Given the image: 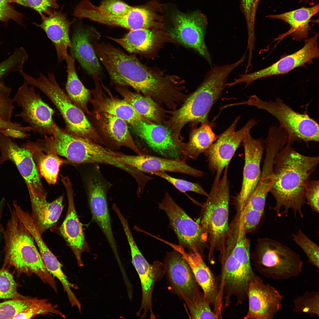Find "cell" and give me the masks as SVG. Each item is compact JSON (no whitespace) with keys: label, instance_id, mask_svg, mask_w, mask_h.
Instances as JSON below:
<instances>
[{"label":"cell","instance_id":"obj_13","mask_svg":"<svg viewBox=\"0 0 319 319\" xmlns=\"http://www.w3.org/2000/svg\"><path fill=\"white\" fill-rule=\"evenodd\" d=\"M207 21L201 13H178L173 19L170 37L184 45L195 50L211 65L210 54L205 41Z\"/></svg>","mask_w":319,"mask_h":319},{"label":"cell","instance_id":"obj_31","mask_svg":"<svg viewBox=\"0 0 319 319\" xmlns=\"http://www.w3.org/2000/svg\"><path fill=\"white\" fill-rule=\"evenodd\" d=\"M218 137L212 131L210 123H201L191 133L189 141L182 144L181 160L185 162L189 159L196 160L201 154L209 150Z\"/></svg>","mask_w":319,"mask_h":319},{"label":"cell","instance_id":"obj_21","mask_svg":"<svg viewBox=\"0 0 319 319\" xmlns=\"http://www.w3.org/2000/svg\"><path fill=\"white\" fill-rule=\"evenodd\" d=\"M167 276L173 290L185 301L191 300L199 289L188 264L179 252L168 254L166 260Z\"/></svg>","mask_w":319,"mask_h":319},{"label":"cell","instance_id":"obj_25","mask_svg":"<svg viewBox=\"0 0 319 319\" xmlns=\"http://www.w3.org/2000/svg\"><path fill=\"white\" fill-rule=\"evenodd\" d=\"M41 17L42 23L34 24L45 31L54 44L58 61L60 62L65 60L68 55V48L71 46L69 36V27L74 21L70 22L66 14L54 9L49 15L46 16L43 14Z\"/></svg>","mask_w":319,"mask_h":319},{"label":"cell","instance_id":"obj_5","mask_svg":"<svg viewBox=\"0 0 319 319\" xmlns=\"http://www.w3.org/2000/svg\"><path fill=\"white\" fill-rule=\"evenodd\" d=\"M20 74L29 84L40 89L55 105L64 121L65 132L97 144L103 143L84 113L71 102L58 85L53 74L48 73L47 77L40 74L37 79L23 71Z\"/></svg>","mask_w":319,"mask_h":319},{"label":"cell","instance_id":"obj_6","mask_svg":"<svg viewBox=\"0 0 319 319\" xmlns=\"http://www.w3.org/2000/svg\"><path fill=\"white\" fill-rule=\"evenodd\" d=\"M250 257L257 272L266 278L274 280L297 276L302 269L303 262L297 253L268 237L258 239Z\"/></svg>","mask_w":319,"mask_h":319},{"label":"cell","instance_id":"obj_23","mask_svg":"<svg viewBox=\"0 0 319 319\" xmlns=\"http://www.w3.org/2000/svg\"><path fill=\"white\" fill-rule=\"evenodd\" d=\"M99 34L90 27H79L74 32L70 48L71 56L76 59L89 74L94 77L101 73V67L95 51L93 43Z\"/></svg>","mask_w":319,"mask_h":319},{"label":"cell","instance_id":"obj_33","mask_svg":"<svg viewBox=\"0 0 319 319\" xmlns=\"http://www.w3.org/2000/svg\"><path fill=\"white\" fill-rule=\"evenodd\" d=\"M123 100L139 114L154 123L162 124L165 121V111L150 97L132 92L122 86L116 87Z\"/></svg>","mask_w":319,"mask_h":319},{"label":"cell","instance_id":"obj_17","mask_svg":"<svg viewBox=\"0 0 319 319\" xmlns=\"http://www.w3.org/2000/svg\"><path fill=\"white\" fill-rule=\"evenodd\" d=\"M131 126L134 132L156 156L181 159L182 144L174 139L171 131L166 126L147 120L137 121Z\"/></svg>","mask_w":319,"mask_h":319},{"label":"cell","instance_id":"obj_29","mask_svg":"<svg viewBox=\"0 0 319 319\" xmlns=\"http://www.w3.org/2000/svg\"><path fill=\"white\" fill-rule=\"evenodd\" d=\"M21 146L31 152L40 175L49 184H55L60 167L64 163V160L54 151L48 149L39 148L33 142L28 141Z\"/></svg>","mask_w":319,"mask_h":319},{"label":"cell","instance_id":"obj_15","mask_svg":"<svg viewBox=\"0 0 319 319\" xmlns=\"http://www.w3.org/2000/svg\"><path fill=\"white\" fill-rule=\"evenodd\" d=\"M248 311L245 319H273L280 310L283 296L274 287L255 275L249 284Z\"/></svg>","mask_w":319,"mask_h":319},{"label":"cell","instance_id":"obj_14","mask_svg":"<svg viewBox=\"0 0 319 319\" xmlns=\"http://www.w3.org/2000/svg\"><path fill=\"white\" fill-rule=\"evenodd\" d=\"M0 151L5 161H11L16 165L29 193L38 196L46 195L32 155L28 149L19 146L11 138L0 133Z\"/></svg>","mask_w":319,"mask_h":319},{"label":"cell","instance_id":"obj_1","mask_svg":"<svg viewBox=\"0 0 319 319\" xmlns=\"http://www.w3.org/2000/svg\"><path fill=\"white\" fill-rule=\"evenodd\" d=\"M287 143L276 154L273 163L274 183L270 191L276 204L273 208L279 217L292 210L295 217L303 218L302 207L306 203L305 187L319 163L318 156L299 153Z\"/></svg>","mask_w":319,"mask_h":319},{"label":"cell","instance_id":"obj_40","mask_svg":"<svg viewBox=\"0 0 319 319\" xmlns=\"http://www.w3.org/2000/svg\"><path fill=\"white\" fill-rule=\"evenodd\" d=\"M17 287L12 275L7 269L0 270V300H22L29 297L19 293Z\"/></svg>","mask_w":319,"mask_h":319},{"label":"cell","instance_id":"obj_38","mask_svg":"<svg viewBox=\"0 0 319 319\" xmlns=\"http://www.w3.org/2000/svg\"><path fill=\"white\" fill-rule=\"evenodd\" d=\"M38 315H57L63 318L65 317L57 307L53 305L47 299L35 298L28 307L13 319H31Z\"/></svg>","mask_w":319,"mask_h":319},{"label":"cell","instance_id":"obj_8","mask_svg":"<svg viewBox=\"0 0 319 319\" xmlns=\"http://www.w3.org/2000/svg\"><path fill=\"white\" fill-rule=\"evenodd\" d=\"M73 15L79 19L87 18L130 30L144 29L161 30L164 26L162 17L148 6L134 7L127 14L116 16L103 12L89 0H83L76 7Z\"/></svg>","mask_w":319,"mask_h":319},{"label":"cell","instance_id":"obj_50","mask_svg":"<svg viewBox=\"0 0 319 319\" xmlns=\"http://www.w3.org/2000/svg\"><path fill=\"white\" fill-rule=\"evenodd\" d=\"M4 162L5 160L3 157L1 156H0V165L3 163ZM1 214L0 211V217L1 218Z\"/></svg>","mask_w":319,"mask_h":319},{"label":"cell","instance_id":"obj_35","mask_svg":"<svg viewBox=\"0 0 319 319\" xmlns=\"http://www.w3.org/2000/svg\"><path fill=\"white\" fill-rule=\"evenodd\" d=\"M268 194L264 191L255 188L242 210L239 212L246 231H253L260 223L264 213Z\"/></svg>","mask_w":319,"mask_h":319},{"label":"cell","instance_id":"obj_44","mask_svg":"<svg viewBox=\"0 0 319 319\" xmlns=\"http://www.w3.org/2000/svg\"><path fill=\"white\" fill-rule=\"evenodd\" d=\"M31 131L29 126H23L20 123L7 122L0 120V133L11 138L23 139L27 138V132Z\"/></svg>","mask_w":319,"mask_h":319},{"label":"cell","instance_id":"obj_51","mask_svg":"<svg viewBox=\"0 0 319 319\" xmlns=\"http://www.w3.org/2000/svg\"><path fill=\"white\" fill-rule=\"evenodd\" d=\"M0 218H1L0 217V236L1 233H2L3 229L0 222Z\"/></svg>","mask_w":319,"mask_h":319},{"label":"cell","instance_id":"obj_12","mask_svg":"<svg viewBox=\"0 0 319 319\" xmlns=\"http://www.w3.org/2000/svg\"><path fill=\"white\" fill-rule=\"evenodd\" d=\"M318 34L305 39L303 46L296 52L280 59L271 65L259 71L241 74L239 78H234L232 84L235 85L245 83L246 87L252 82L261 78L286 74L294 69L305 66L313 63L314 59L319 58Z\"/></svg>","mask_w":319,"mask_h":319},{"label":"cell","instance_id":"obj_34","mask_svg":"<svg viewBox=\"0 0 319 319\" xmlns=\"http://www.w3.org/2000/svg\"><path fill=\"white\" fill-rule=\"evenodd\" d=\"M75 60L73 57L68 55L65 59L67 65L66 94L75 105L84 113L89 114L87 104L90 99V92L78 77L75 67Z\"/></svg>","mask_w":319,"mask_h":319},{"label":"cell","instance_id":"obj_3","mask_svg":"<svg viewBox=\"0 0 319 319\" xmlns=\"http://www.w3.org/2000/svg\"><path fill=\"white\" fill-rule=\"evenodd\" d=\"M3 229L5 263L14 267L19 274L36 275L57 292L54 277L47 270L30 233L18 218L13 208Z\"/></svg>","mask_w":319,"mask_h":319},{"label":"cell","instance_id":"obj_9","mask_svg":"<svg viewBox=\"0 0 319 319\" xmlns=\"http://www.w3.org/2000/svg\"><path fill=\"white\" fill-rule=\"evenodd\" d=\"M28 84L24 79L13 98L22 109L15 116L21 117L34 132L44 136L53 135L57 126L53 119L55 111L35 92L34 87Z\"/></svg>","mask_w":319,"mask_h":319},{"label":"cell","instance_id":"obj_7","mask_svg":"<svg viewBox=\"0 0 319 319\" xmlns=\"http://www.w3.org/2000/svg\"><path fill=\"white\" fill-rule=\"evenodd\" d=\"M247 105L265 110L279 121V126L287 133L288 143L302 141H319L318 123L306 113L293 110L279 98L275 101H264L255 95L251 96L245 101L235 103V105Z\"/></svg>","mask_w":319,"mask_h":319},{"label":"cell","instance_id":"obj_45","mask_svg":"<svg viewBox=\"0 0 319 319\" xmlns=\"http://www.w3.org/2000/svg\"><path fill=\"white\" fill-rule=\"evenodd\" d=\"M15 2L36 11L40 16L44 14L49 15L54 9L59 8L57 0H13Z\"/></svg>","mask_w":319,"mask_h":319},{"label":"cell","instance_id":"obj_46","mask_svg":"<svg viewBox=\"0 0 319 319\" xmlns=\"http://www.w3.org/2000/svg\"><path fill=\"white\" fill-rule=\"evenodd\" d=\"M99 7L106 13L116 16L126 15L134 7L120 0H104Z\"/></svg>","mask_w":319,"mask_h":319},{"label":"cell","instance_id":"obj_43","mask_svg":"<svg viewBox=\"0 0 319 319\" xmlns=\"http://www.w3.org/2000/svg\"><path fill=\"white\" fill-rule=\"evenodd\" d=\"M258 0H242V5L246 20L248 31V44L254 45L255 38L254 30L255 16Z\"/></svg>","mask_w":319,"mask_h":319},{"label":"cell","instance_id":"obj_48","mask_svg":"<svg viewBox=\"0 0 319 319\" xmlns=\"http://www.w3.org/2000/svg\"><path fill=\"white\" fill-rule=\"evenodd\" d=\"M13 0H0V20L6 22L12 20L21 23L22 15L11 5Z\"/></svg>","mask_w":319,"mask_h":319},{"label":"cell","instance_id":"obj_47","mask_svg":"<svg viewBox=\"0 0 319 319\" xmlns=\"http://www.w3.org/2000/svg\"><path fill=\"white\" fill-rule=\"evenodd\" d=\"M319 188L318 180H310L305 189V197L306 201L312 210L319 212Z\"/></svg>","mask_w":319,"mask_h":319},{"label":"cell","instance_id":"obj_24","mask_svg":"<svg viewBox=\"0 0 319 319\" xmlns=\"http://www.w3.org/2000/svg\"><path fill=\"white\" fill-rule=\"evenodd\" d=\"M105 184L96 176L92 177L88 183L89 202L92 219L105 235L113 252L117 245L114 237L106 195Z\"/></svg>","mask_w":319,"mask_h":319},{"label":"cell","instance_id":"obj_32","mask_svg":"<svg viewBox=\"0 0 319 319\" xmlns=\"http://www.w3.org/2000/svg\"><path fill=\"white\" fill-rule=\"evenodd\" d=\"M93 103L98 112L104 113L116 116L130 124L141 120L149 121L138 113L133 107L124 100L108 97L101 92H95Z\"/></svg>","mask_w":319,"mask_h":319},{"label":"cell","instance_id":"obj_37","mask_svg":"<svg viewBox=\"0 0 319 319\" xmlns=\"http://www.w3.org/2000/svg\"><path fill=\"white\" fill-rule=\"evenodd\" d=\"M185 302L192 319H219L220 318L211 307L203 292L199 289L196 291L193 298Z\"/></svg>","mask_w":319,"mask_h":319},{"label":"cell","instance_id":"obj_41","mask_svg":"<svg viewBox=\"0 0 319 319\" xmlns=\"http://www.w3.org/2000/svg\"><path fill=\"white\" fill-rule=\"evenodd\" d=\"M35 298L28 297L25 299L9 300L0 302V319H13L28 307Z\"/></svg>","mask_w":319,"mask_h":319},{"label":"cell","instance_id":"obj_27","mask_svg":"<svg viewBox=\"0 0 319 319\" xmlns=\"http://www.w3.org/2000/svg\"><path fill=\"white\" fill-rule=\"evenodd\" d=\"M32 207L31 217L41 235L56 224L62 213L63 196H61L51 203L47 196H38L29 193Z\"/></svg>","mask_w":319,"mask_h":319},{"label":"cell","instance_id":"obj_19","mask_svg":"<svg viewBox=\"0 0 319 319\" xmlns=\"http://www.w3.org/2000/svg\"><path fill=\"white\" fill-rule=\"evenodd\" d=\"M116 159L120 162L143 172L152 174L157 172H170L200 178L204 172L187 165L181 159H171L143 154L136 155L125 154L114 152Z\"/></svg>","mask_w":319,"mask_h":319},{"label":"cell","instance_id":"obj_16","mask_svg":"<svg viewBox=\"0 0 319 319\" xmlns=\"http://www.w3.org/2000/svg\"><path fill=\"white\" fill-rule=\"evenodd\" d=\"M242 143L244 150L245 164L241 189L235 198L237 212L242 210L258 183L261 173V162L265 149L263 140L253 138L250 132Z\"/></svg>","mask_w":319,"mask_h":319},{"label":"cell","instance_id":"obj_4","mask_svg":"<svg viewBox=\"0 0 319 319\" xmlns=\"http://www.w3.org/2000/svg\"><path fill=\"white\" fill-rule=\"evenodd\" d=\"M228 166L222 179L213 184L205 201L202 204L200 225L209 250V259L213 261L215 250L220 251L229 228L230 190Z\"/></svg>","mask_w":319,"mask_h":319},{"label":"cell","instance_id":"obj_52","mask_svg":"<svg viewBox=\"0 0 319 319\" xmlns=\"http://www.w3.org/2000/svg\"></svg>","mask_w":319,"mask_h":319},{"label":"cell","instance_id":"obj_26","mask_svg":"<svg viewBox=\"0 0 319 319\" xmlns=\"http://www.w3.org/2000/svg\"><path fill=\"white\" fill-rule=\"evenodd\" d=\"M169 35L158 30L144 29L131 30L120 38H108L129 53H144L154 50Z\"/></svg>","mask_w":319,"mask_h":319},{"label":"cell","instance_id":"obj_49","mask_svg":"<svg viewBox=\"0 0 319 319\" xmlns=\"http://www.w3.org/2000/svg\"><path fill=\"white\" fill-rule=\"evenodd\" d=\"M13 98L0 92V120L10 122L15 108Z\"/></svg>","mask_w":319,"mask_h":319},{"label":"cell","instance_id":"obj_22","mask_svg":"<svg viewBox=\"0 0 319 319\" xmlns=\"http://www.w3.org/2000/svg\"><path fill=\"white\" fill-rule=\"evenodd\" d=\"M66 188L68 199V208L66 217L60 227V232L76 258L78 265L83 266L82 253L89 250L85 238L82 224L75 207L73 191L71 183L67 177L62 180Z\"/></svg>","mask_w":319,"mask_h":319},{"label":"cell","instance_id":"obj_18","mask_svg":"<svg viewBox=\"0 0 319 319\" xmlns=\"http://www.w3.org/2000/svg\"><path fill=\"white\" fill-rule=\"evenodd\" d=\"M172 247L181 254L187 262L204 296L213 307V311L222 318L223 301L220 294L219 280L204 261L199 253L186 252L180 246L173 245Z\"/></svg>","mask_w":319,"mask_h":319},{"label":"cell","instance_id":"obj_20","mask_svg":"<svg viewBox=\"0 0 319 319\" xmlns=\"http://www.w3.org/2000/svg\"><path fill=\"white\" fill-rule=\"evenodd\" d=\"M130 247L132 263L139 276L142 289V300L140 308L137 313L140 318H145L149 312L151 318H154L152 310V294L157 271L153 265L149 264L141 252L133 236L127 223L122 225Z\"/></svg>","mask_w":319,"mask_h":319},{"label":"cell","instance_id":"obj_2","mask_svg":"<svg viewBox=\"0 0 319 319\" xmlns=\"http://www.w3.org/2000/svg\"><path fill=\"white\" fill-rule=\"evenodd\" d=\"M239 65L236 61L222 66H214L201 85L189 95L181 106L171 112V116L165 123L175 139L178 141L183 140L181 131L189 122L209 123L208 118L211 109L226 86L229 75Z\"/></svg>","mask_w":319,"mask_h":319},{"label":"cell","instance_id":"obj_39","mask_svg":"<svg viewBox=\"0 0 319 319\" xmlns=\"http://www.w3.org/2000/svg\"><path fill=\"white\" fill-rule=\"evenodd\" d=\"M292 239L305 254L308 262L318 269L319 248L318 246L311 240L301 230L292 234Z\"/></svg>","mask_w":319,"mask_h":319},{"label":"cell","instance_id":"obj_11","mask_svg":"<svg viewBox=\"0 0 319 319\" xmlns=\"http://www.w3.org/2000/svg\"><path fill=\"white\" fill-rule=\"evenodd\" d=\"M240 116H238L231 125L219 137L213 145L204 153L209 168L212 174H216L213 184L219 180L222 172L229 164L247 134L257 124L251 119L237 131L235 128Z\"/></svg>","mask_w":319,"mask_h":319},{"label":"cell","instance_id":"obj_42","mask_svg":"<svg viewBox=\"0 0 319 319\" xmlns=\"http://www.w3.org/2000/svg\"><path fill=\"white\" fill-rule=\"evenodd\" d=\"M159 176L167 180L180 191L185 193L192 191L204 196L206 197L208 194L198 184L191 182L183 179L172 177L165 172H157L152 174Z\"/></svg>","mask_w":319,"mask_h":319},{"label":"cell","instance_id":"obj_30","mask_svg":"<svg viewBox=\"0 0 319 319\" xmlns=\"http://www.w3.org/2000/svg\"><path fill=\"white\" fill-rule=\"evenodd\" d=\"M97 113L102 130L106 136L119 146L128 147L137 154H142L135 143L126 121L108 113Z\"/></svg>","mask_w":319,"mask_h":319},{"label":"cell","instance_id":"obj_36","mask_svg":"<svg viewBox=\"0 0 319 319\" xmlns=\"http://www.w3.org/2000/svg\"><path fill=\"white\" fill-rule=\"evenodd\" d=\"M293 312L305 314L312 317L319 316V292L318 291H306L293 300Z\"/></svg>","mask_w":319,"mask_h":319},{"label":"cell","instance_id":"obj_28","mask_svg":"<svg viewBox=\"0 0 319 319\" xmlns=\"http://www.w3.org/2000/svg\"><path fill=\"white\" fill-rule=\"evenodd\" d=\"M319 4L308 8L302 7L293 11L267 17L271 19H281L288 23L290 30L281 36V38L290 35L293 40L300 41L308 37L310 28L308 23L310 19L319 11Z\"/></svg>","mask_w":319,"mask_h":319},{"label":"cell","instance_id":"obj_10","mask_svg":"<svg viewBox=\"0 0 319 319\" xmlns=\"http://www.w3.org/2000/svg\"><path fill=\"white\" fill-rule=\"evenodd\" d=\"M159 208L166 214L170 225L178 239L180 247L190 252L199 253L203 258L208 246L199 224L193 220L166 192Z\"/></svg>","mask_w":319,"mask_h":319}]
</instances>
